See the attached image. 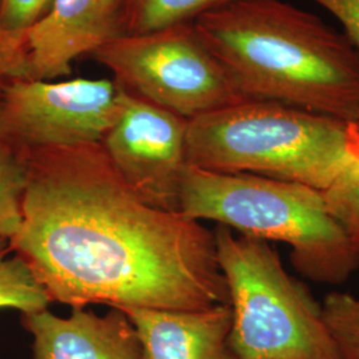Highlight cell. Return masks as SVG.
<instances>
[{
  "instance_id": "obj_5",
  "label": "cell",
  "mask_w": 359,
  "mask_h": 359,
  "mask_svg": "<svg viewBox=\"0 0 359 359\" xmlns=\"http://www.w3.org/2000/svg\"><path fill=\"white\" fill-rule=\"evenodd\" d=\"M213 234L237 359H341L321 305L285 270L270 243L234 236L222 225Z\"/></svg>"
},
{
  "instance_id": "obj_4",
  "label": "cell",
  "mask_w": 359,
  "mask_h": 359,
  "mask_svg": "<svg viewBox=\"0 0 359 359\" xmlns=\"http://www.w3.org/2000/svg\"><path fill=\"white\" fill-rule=\"evenodd\" d=\"M347 124L273 102L249 100L188 123L187 161L219 173H250L326 191L351 156Z\"/></svg>"
},
{
  "instance_id": "obj_18",
  "label": "cell",
  "mask_w": 359,
  "mask_h": 359,
  "mask_svg": "<svg viewBox=\"0 0 359 359\" xmlns=\"http://www.w3.org/2000/svg\"><path fill=\"white\" fill-rule=\"evenodd\" d=\"M25 40L13 38L0 25V84L25 75Z\"/></svg>"
},
{
  "instance_id": "obj_1",
  "label": "cell",
  "mask_w": 359,
  "mask_h": 359,
  "mask_svg": "<svg viewBox=\"0 0 359 359\" xmlns=\"http://www.w3.org/2000/svg\"><path fill=\"white\" fill-rule=\"evenodd\" d=\"M23 156V217L10 246L52 302L158 310L229 305L213 231L144 203L102 142Z\"/></svg>"
},
{
  "instance_id": "obj_11",
  "label": "cell",
  "mask_w": 359,
  "mask_h": 359,
  "mask_svg": "<svg viewBox=\"0 0 359 359\" xmlns=\"http://www.w3.org/2000/svg\"><path fill=\"white\" fill-rule=\"evenodd\" d=\"M142 344L144 359H237L229 345L231 310L121 309Z\"/></svg>"
},
{
  "instance_id": "obj_8",
  "label": "cell",
  "mask_w": 359,
  "mask_h": 359,
  "mask_svg": "<svg viewBox=\"0 0 359 359\" xmlns=\"http://www.w3.org/2000/svg\"><path fill=\"white\" fill-rule=\"evenodd\" d=\"M118 88V114L102 142L105 154L144 203L180 212L189 120Z\"/></svg>"
},
{
  "instance_id": "obj_19",
  "label": "cell",
  "mask_w": 359,
  "mask_h": 359,
  "mask_svg": "<svg viewBox=\"0 0 359 359\" xmlns=\"http://www.w3.org/2000/svg\"><path fill=\"white\" fill-rule=\"evenodd\" d=\"M320 4L339 20L345 35L359 51V0H310Z\"/></svg>"
},
{
  "instance_id": "obj_12",
  "label": "cell",
  "mask_w": 359,
  "mask_h": 359,
  "mask_svg": "<svg viewBox=\"0 0 359 359\" xmlns=\"http://www.w3.org/2000/svg\"><path fill=\"white\" fill-rule=\"evenodd\" d=\"M238 0H126L127 34H144L193 23L197 18Z\"/></svg>"
},
{
  "instance_id": "obj_20",
  "label": "cell",
  "mask_w": 359,
  "mask_h": 359,
  "mask_svg": "<svg viewBox=\"0 0 359 359\" xmlns=\"http://www.w3.org/2000/svg\"><path fill=\"white\" fill-rule=\"evenodd\" d=\"M347 149L353 158L359 160V120L347 124Z\"/></svg>"
},
{
  "instance_id": "obj_13",
  "label": "cell",
  "mask_w": 359,
  "mask_h": 359,
  "mask_svg": "<svg viewBox=\"0 0 359 359\" xmlns=\"http://www.w3.org/2000/svg\"><path fill=\"white\" fill-rule=\"evenodd\" d=\"M51 304L34 271L11 249L10 240L0 237V310L27 314L48 309Z\"/></svg>"
},
{
  "instance_id": "obj_2",
  "label": "cell",
  "mask_w": 359,
  "mask_h": 359,
  "mask_svg": "<svg viewBox=\"0 0 359 359\" xmlns=\"http://www.w3.org/2000/svg\"><path fill=\"white\" fill-rule=\"evenodd\" d=\"M248 100L359 120V51L344 32L283 0H238L193 22Z\"/></svg>"
},
{
  "instance_id": "obj_3",
  "label": "cell",
  "mask_w": 359,
  "mask_h": 359,
  "mask_svg": "<svg viewBox=\"0 0 359 359\" xmlns=\"http://www.w3.org/2000/svg\"><path fill=\"white\" fill-rule=\"evenodd\" d=\"M180 212L246 237L289 245L295 270L314 283H346L359 268L358 255L323 192L302 184L187 165Z\"/></svg>"
},
{
  "instance_id": "obj_16",
  "label": "cell",
  "mask_w": 359,
  "mask_h": 359,
  "mask_svg": "<svg viewBox=\"0 0 359 359\" xmlns=\"http://www.w3.org/2000/svg\"><path fill=\"white\" fill-rule=\"evenodd\" d=\"M323 196L359 257V160L351 158Z\"/></svg>"
},
{
  "instance_id": "obj_17",
  "label": "cell",
  "mask_w": 359,
  "mask_h": 359,
  "mask_svg": "<svg viewBox=\"0 0 359 359\" xmlns=\"http://www.w3.org/2000/svg\"><path fill=\"white\" fill-rule=\"evenodd\" d=\"M55 0H0V25L11 36L25 40L26 34L48 13Z\"/></svg>"
},
{
  "instance_id": "obj_15",
  "label": "cell",
  "mask_w": 359,
  "mask_h": 359,
  "mask_svg": "<svg viewBox=\"0 0 359 359\" xmlns=\"http://www.w3.org/2000/svg\"><path fill=\"white\" fill-rule=\"evenodd\" d=\"M323 321L341 359H359V298L333 292L322 302Z\"/></svg>"
},
{
  "instance_id": "obj_14",
  "label": "cell",
  "mask_w": 359,
  "mask_h": 359,
  "mask_svg": "<svg viewBox=\"0 0 359 359\" xmlns=\"http://www.w3.org/2000/svg\"><path fill=\"white\" fill-rule=\"evenodd\" d=\"M28 167L25 156L0 145V237L10 240L23 217Z\"/></svg>"
},
{
  "instance_id": "obj_6",
  "label": "cell",
  "mask_w": 359,
  "mask_h": 359,
  "mask_svg": "<svg viewBox=\"0 0 359 359\" xmlns=\"http://www.w3.org/2000/svg\"><path fill=\"white\" fill-rule=\"evenodd\" d=\"M92 57L111 71L124 90L187 120L249 102L208 50L193 23L126 34Z\"/></svg>"
},
{
  "instance_id": "obj_9",
  "label": "cell",
  "mask_w": 359,
  "mask_h": 359,
  "mask_svg": "<svg viewBox=\"0 0 359 359\" xmlns=\"http://www.w3.org/2000/svg\"><path fill=\"white\" fill-rule=\"evenodd\" d=\"M126 34V0H55L26 34L23 77L63 79L80 56Z\"/></svg>"
},
{
  "instance_id": "obj_7",
  "label": "cell",
  "mask_w": 359,
  "mask_h": 359,
  "mask_svg": "<svg viewBox=\"0 0 359 359\" xmlns=\"http://www.w3.org/2000/svg\"><path fill=\"white\" fill-rule=\"evenodd\" d=\"M109 79L31 80L0 84V145L16 154L103 142L118 114Z\"/></svg>"
},
{
  "instance_id": "obj_10",
  "label": "cell",
  "mask_w": 359,
  "mask_h": 359,
  "mask_svg": "<svg viewBox=\"0 0 359 359\" xmlns=\"http://www.w3.org/2000/svg\"><path fill=\"white\" fill-rule=\"evenodd\" d=\"M20 321L32 337L34 359H144L139 335L121 309L99 316L72 308L68 317L44 309L22 314Z\"/></svg>"
}]
</instances>
